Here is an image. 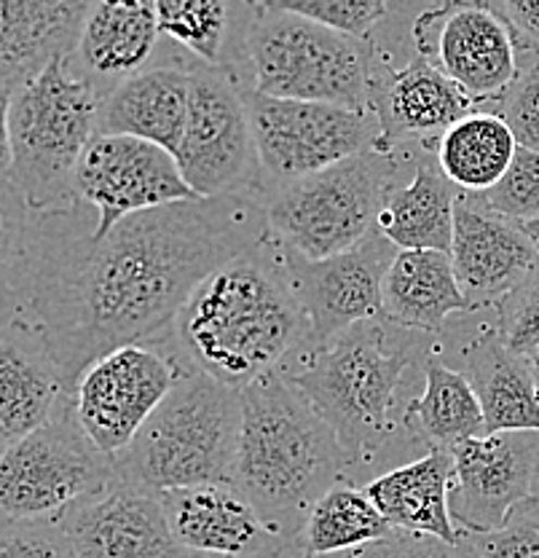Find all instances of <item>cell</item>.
I'll list each match as a JSON object with an SVG mask.
<instances>
[{
  "instance_id": "6da1fadb",
  "label": "cell",
  "mask_w": 539,
  "mask_h": 558,
  "mask_svg": "<svg viewBox=\"0 0 539 558\" xmlns=\"http://www.w3.org/2000/svg\"><path fill=\"white\" fill-rule=\"evenodd\" d=\"M86 202L33 213L3 183V325L36 336L75 395L84 371L132 344H161L201 279L269 234L245 196L177 202L97 236Z\"/></svg>"
},
{
  "instance_id": "7a4b0ae2",
  "label": "cell",
  "mask_w": 539,
  "mask_h": 558,
  "mask_svg": "<svg viewBox=\"0 0 539 558\" xmlns=\"http://www.w3.org/2000/svg\"><path fill=\"white\" fill-rule=\"evenodd\" d=\"M156 347L180 371H201L234 389L293 368L317 344L282 244L266 234L201 279Z\"/></svg>"
},
{
  "instance_id": "3957f363",
  "label": "cell",
  "mask_w": 539,
  "mask_h": 558,
  "mask_svg": "<svg viewBox=\"0 0 539 558\" xmlns=\"http://www.w3.org/2000/svg\"><path fill=\"white\" fill-rule=\"evenodd\" d=\"M432 349V336L370 319L315 347L282 374L330 424L357 470L397 449L400 435L419 440L411 429V405L419 398L414 381L425 376Z\"/></svg>"
},
{
  "instance_id": "277c9868",
  "label": "cell",
  "mask_w": 539,
  "mask_h": 558,
  "mask_svg": "<svg viewBox=\"0 0 539 558\" xmlns=\"http://www.w3.org/2000/svg\"><path fill=\"white\" fill-rule=\"evenodd\" d=\"M242 403L236 488L260 519L301 550L311 508L330 488L350 484L352 462L330 424L282 371L242 389Z\"/></svg>"
},
{
  "instance_id": "5b68a950",
  "label": "cell",
  "mask_w": 539,
  "mask_h": 558,
  "mask_svg": "<svg viewBox=\"0 0 539 558\" xmlns=\"http://www.w3.org/2000/svg\"><path fill=\"white\" fill-rule=\"evenodd\" d=\"M245 403L242 389L201 371H180L175 387L121 457V478L150 492L236 486Z\"/></svg>"
},
{
  "instance_id": "8992f818",
  "label": "cell",
  "mask_w": 539,
  "mask_h": 558,
  "mask_svg": "<svg viewBox=\"0 0 539 558\" xmlns=\"http://www.w3.org/2000/svg\"><path fill=\"white\" fill-rule=\"evenodd\" d=\"M100 95L71 62H54L3 100V183L33 213L75 205V174L97 137Z\"/></svg>"
},
{
  "instance_id": "52a82bcc",
  "label": "cell",
  "mask_w": 539,
  "mask_h": 558,
  "mask_svg": "<svg viewBox=\"0 0 539 558\" xmlns=\"http://www.w3.org/2000/svg\"><path fill=\"white\" fill-rule=\"evenodd\" d=\"M373 46L282 11L274 0L255 3L247 33L253 89L277 100L368 110Z\"/></svg>"
},
{
  "instance_id": "ba28073f",
  "label": "cell",
  "mask_w": 539,
  "mask_h": 558,
  "mask_svg": "<svg viewBox=\"0 0 539 558\" xmlns=\"http://www.w3.org/2000/svg\"><path fill=\"white\" fill-rule=\"evenodd\" d=\"M397 178V150H365L277 189L264 199L269 234L304 258L346 253L379 231V215Z\"/></svg>"
},
{
  "instance_id": "9c48e42d",
  "label": "cell",
  "mask_w": 539,
  "mask_h": 558,
  "mask_svg": "<svg viewBox=\"0 0 539 558\" xmlns=\"http://www.w3.org/2000/svg\"><path fill=\"white\" fill-rule=\"evenodd\" d=\"M250 110L260 165V205L277 189L317 174L339 161L379 150L381 126L370 110L277 100L242 84Z\"/></svg>"
},
{
  "instance_id": "30bf717a",
  "label": "cell",
  "mask_w": 539,
  "mask_h": 558,
  "mask_svg": "<svg viewBox=\"0 0 539 558\" xmlns=\"http://www.w3.org/2000/svg\"><path fill=\"white\" fill-rule=\"evenodd\" d=\"M115 478V459L86 435L71 398L49 424L3 451L0 508L9 519H57Z\"/></svg>"
},
{
  "instance_id": "8fae6325",
  "label": "cell",
  "mask_w": 539,
  "mask_h": 558,
  "mask_svg": "<svg viewBox=\"0 0 539 558\" xmlns=\"http://www.w3.org/2000/svg\"><path fill=\"white\" fill-rule=\"evenodd\" d=\"M177 165L199 199L260 202L258 148L234 70L191 65V108Z\"/></svg>"
},
{
  "instance_id": "7c38bea8",
  "label": "cell",
  "mask_w": 539,
  "mask_h": 558,
  "mask_svg": "<svg viewBox=\"0 0 539 558\" xmlns=\"http://www.w3.org/2000/svg\"><path fill=\"white\" fill-rule=\"evenodd\" d=\"M180 376L175 360L159 347L132 344L106 354L75 384L81 427L108 457H121Z\"/></svg>"
},
{
  "instance_id": "4fadbf2b",
  "label": "cell",
  "mask_w": 539,
  "mask_h": 558,
  "mask_svg": "<svg viewBox=\"0 0 539 558\" xmlns=\"http://www.w3.org/2000/svg\"><path fill=\"white\" fill-rule=\"evenodd\" d=\"M411 44L475 105L500 100L518 75L520 54L491 3L427 5L411 25Z\"/></svg>"
},
{
  "instance_id": "5bb4252c",
  "label": "cell",
  "mask_w": 539,
  "mask_h": 558,
  "mask_svg": "<svg viewBox=\"0 0 539 558\" xmlns=\"http://www.w3.org/2000/svg\"><path fill=\"white\" fill-rule=\"evenodd\" d=\"M75 194L100 213L97 236H106L130 215L199 199L185 183L175 154L126 135L91 140L75 174Z\"/></svg>"
},
{
  "instance_id": "9a60e30c",
  "label": "cell",
  "mask_w": 539,
  "mask_h": 558,
  "mask_svg": "<svg viewBox=\"0 0 539 558\" xmlns=\"http://www.w3.org/2000/svg\"><path fill=\"white\" fill-rule=\"evenodd\" d=\"M397 253L381 231L330 258L315 260L285 250L287 271L315 328L317 347L359 323L384 319V277Z\"/></svg>"
},
{
  "instance_id": "2e32d148",
  "label": "cell",
  "mask_w": 539,
  "mask_h": 558,
  "mask_svg": "<svg viewBox=\"0 0 539 558\" xmlns=\"http://www.w3.org/2000/svg\"><path fill=\"white\" fill-rule=\"evenodd\" d=\"M451 519L467 534L504 526L515 508L539 497V433H494L454 451Z\"/></svg>"
},
{
  "instance_id": "e0dca14e",
  "label": "cell",
  "mask_w": 539,
  "mask_h": 558,
  "mask_svg": "<svg viewBox=\"0 0 539 558\" xmlns=\"http://www.w3.org/2000/svg\"><path fill=\"white\" fill-rule=\"evenodd\" d=\"M368 110L381 126L379 150L395 154L408 143L427 145V140H440L456 121L478 108L425 57L416 54L403 68H392L384 51L373 46Z\"/></svg>"
},
{
  "instance_id": "ac0fdd59",
  "label": "cell",
  "mask_w": 539,
  "mask_h": 558,
  "mask_svg": "<svg viewBox=\"0 0 539 558\" xmlns=\"http://www.w3.org/2000/svg\"><path fill=\"white\" fill-rule=\"evenodd\" d=\"M75 558H185L164 513V499L126 478L71 505L60 515Z\"/></svg>"
},
{
  "instance_id": "d6986e66",
  "label": "cell",
  "mask_w": 539,
  "mask_h": 558,
  "mask_svg": "<svg viewBox=\"0 0 539 558\" xmlns=\"http://www.w3.org/2000/svg\"><path fill=\"white\" fill-rule=\"evenodd\" d=\"M451 264L473 312L494 310L539 264L524 223L494 209L486 194L456 199Z\"/></svg>"
},
{
  "instance_id": "ffe728a7",
  "label": "cell",
  "mask_w": 539,
  "mask_h": 558,
  "mask_svg": "<svg viewBox=\"0 0 539 558\" xmlns=\"http://www.w3.org/2000/svg\"><path fill=\"white\" fill-rule=\"evenodd\" d=\"M172 534L188 554L218 558L304 556L277 534L236 486H194L161 494Z\"/></svg>"
},
{
  "instance_id": "44dd1931",
  "label": "cell",
  "mask_w": 539,
  "mask_h": 558,
  "mask_svg": "<svg viewBox=\"0 0 539 558\" xmlns=\"http://www.w3.org/2000/svg\"><path fill=\"white\" fill-rule=\"evenodd\" d=\"M89 9L84 0H0L3 100L78 54Z\"/></svg>"
},
{
  "instance_id": "7402d4cb",
  "label": "cell",
  "mask_w": 539,
  "mask_h": 558,
  "mask_svg": "<svg viewBox=\"0 0 539 558\" xmlns=\"http://www.w3.org/2000/svg\"><path fill=\"white\" fill-rule=\"evenodd\" d=\"M456 371L467 376L483 405L486 435L539 433V392L529 360L504 344L497 323L465 336Z\"/></svg>"
},
{
  "instance_id": "603a6c76",
  "label": "cell",
  "mask_w": 539,
  "mask_h": 558,
  "mask_svg": "<svg viewBox=\"0 0 539 558\" xmlns=\"http://www.w3.org/2000/svg\"><path fill=\"white\" fill-rule=\"evenodd\" d=\"M71 389L36 336L3 325L0 339V446L11 449L49 424L71 400Z\"/></svg>"
},
{
  "instance_id": "cb8c5ba5",
  "label": "cell",
  "mask_w": 539,
  "mask_h": 558,
  "mask_svg": "<svg viewBox=\"0 0 539 558\" xmlns=\"http://www.w3.org/2000/svg\"><path fill=\"white\" fill-rule=\"evenodd\" d=\"M454 481V453L430 449L419 459L376 475L363 488L397 532L425 534L456 545L462 532L451 519Z\"/></svg>"
},
{
  "instance_id": "d4e9b609",
  "label": "cell",
  "mask_w": 539,
  "mask_h": 558,
  "mask_svg": "<svg viewBox=\"0 0 539 558\" xmlns=\"http://www.w3.org/2000/svg\"><path fill=\"white\" fill-rule=\"evenodd\" d=\"M191 108V68L156 65L100 100L97 135H126L177 156Z\"/></svg>"
},
{
  "instance_id": "484cf974",
  "label": "cell",
  "mask_w": 539,
  "mask_h": 558,
  "mask_svg": "<svg viewBox=\"0 0 539 558\" xmlns=\"http://www.w3.org/2000/svg\"><path fill=\"white\" fill-rule=\"evenodd\" d=\"M159 38L156 3H91L78 46L81 78L106 100L115 86L148 70Z\"/></svg>"
},
{
  "instance_id": "4316f807",
  "label": "cell",
  "mask_w": 539,
  "mask_h": 558,
  "mask_svg": "<svg viewBox=\"0 0 539 558\" xmlns=\"http://www.w3.org/2000/svg\"><path fill=\"white\" fill-rule=\"evenodd\" d=\"M454 314H475L449 253L400 250L384 277V319L403 330L438 336Z\"/></svg>"
},
{
  "instance_id": "83f0119b",
  "label": "cell",
  "mask_w": 539,
  "mask_h": 558,
  "mask_svg": "<svg viewBox=\"0 0 539 558\" xmlns=\"http://www.w3.org/2000/svg\"><path fill=\"white\" fill-rule=\"evenodd\" d=\"M460 189L445 178L438 156L421 148L411 183L387 196L379 231L397 250H438L451 255Z\"/></svg>"
},
{
  "instance_id": "f1b7e54d",
  "label": "cell",
  "mask_w": 539,
  "mask_h": 558,
  "mask_svg": "<svg viewBox=\"0 0 539 558\" xmlns=\"http://www.w3.org/2000/svg\"><path fill=\"white\" fill-rule=\"evenodd\" d=\"M161 38L185 49L199 65L234 70L247 60L255 3H225V0H159Z\"/></svg>"
},
{
  "instance_id": "f546056e",
  "label": "cell",
  "mask_w": 539,
  "mask_h": 558,
  "mask_svg": "<svg viewBox=\"0 0 539 558\" xmlns=\"http://www.w3.org/2000/svg\"><path fill=\"white\" fill-rule=\"evenodd\" d=\"M411 429L427 451L454 453L462 444L486 435V414L465 374L430 354L419 398L411 405Z\"/></svg>"
},
{
  "instance_id": "4dcf8cb0",
  "label": "cell",
  "mask_w": 539,
  "mask_h": 558,
  "mask_svg": "<svg viewBox=\"0 0 539 558\" xmlns=\"http://www.w3.org/2000/svg\"><path fill=\"white\" fill-rule=\"evenodd\" d=\"M513 132L494 110H473L438 140V165L462 194H489L515 159Z\"/></svg>"
},
{
  "instance_id": "1f68e13d",
  "label": "cell",
  "mask_w": 539,
  "mask_h": 558,
  "mask_svg": "<svg viewBox=\"0 0 539 558\" xmlns=\"http://www.w3.org/2000/svg\"><path fill=\"white\" fill-rule=\"evenodd\" d=\"M395 532L397 529L379 513L365 488L339 484L311 508L301 534V550L322 558L350 556Z\"/></svg>"
},
{
  "instance_id": "d6a6232c",
  "label": "cell",
  "mask_w": 539,
  "mask_h": 558,
  "mask_svg": "<svg viewBox=\"0 0 539 558\" xmlns=\"http://www.w3.org/2000/svg\"><path fill=\"white\" fill-rule=\"evenodd\" d=\"M282 11L317 22L350 38L370 40L381 22L395 14V5L381 0H274Z\"/></svg>"
},
{
  "instance_id": "836d02e7",
  "label": "cell",
  "mask_w": 539,
  "mask_h": 558,
  "mask_svg": "<svg viewBox=\"0 0 539 558\" xmlns=\"http://www.w3.org/2000/svg\"><path fill=\"white\" fill-rule=\"evenodd\" d=\"M494 105L518 148L539 154V57L520 54L518 75Z\"/></svg>"
},
{
  "instance_id": "e575fe53",
  "label": "cell",
  "mask_w": 539,
  "mask_h": 558,
  "mask_svg": "<svg viewBox=\"0 0 539 558\" xmlns=\"http://www.w3.org/2000/svg\"><path fill=\"white\" fill-rule=\"evenodd\" d=\"M494 323L502 341L520 357L539 349V264L529 277L494 306Z\"/></svg>"
},
{
  "instance_id": "d590c367",
  "label": "cell",
  "mask_w": 539,
  "mask_h": 558,
  "mask_svg": "<svg viewBox=\"0 0 539 558\" xmlns=\"http://www.w3.org/2000/svg\"><path fill=\"white\" fill-rule=\"evenodd\" d=\"M0 558H75V550L60 515L57 519L3 515Z\"/></svg>"
},
{
  "instance_id": "8d00e7d4",
  "label": "cell",
  "mask_w": 539,
  "mask_h": 558,
  "mask_svg": "<svg viewBox=\"0 0 539 558\" xmlns=\"http://www.w3.org/2000/svg\"><path fill=\"white\" fill-rule=\"evenodd\" d=\"M489 205L518 223L539 220V154L518 148L497 189L486 194Z\"/></svg>"
},
{
  "instance_id": "74e56055",
  "label": "cell",
  "mask_w": 539,
  "mask_h": 558,
  "mask_svg": "<svg viewBox=\"0 0 539 558\" xmlns=\"http://www.w3.org/2000/svg\"><path fill=\"white\" fill-rule=\"evenodd\" d=\"M465 537L480 558H539V497L520 502L497 532Z\"/></svg>"
},
{
  "instance_id": "f35d334b",
  "label": "cell",
  "mask_w": 539,
  "mask_h": 558,
  "mask_svg": "<svg viewBox=\"0 0 539 558\" xmlns=\"http://www.w3.org/2000/svg\"><path fill=\"white\" fill-rule=\"evenodd\" d=\"M350 558H480L478 550L462 532V539L456 545L443 543L438 537H425V534L395 532L392 537L381 543L368 545V548L355 550Z\"/></svg>"
},
{
  "instance_id": "ab89813d",
  "label": "cell",
  "mask_w": 539,
  "mask_h": 558,
  "mask_svg": "<svg viewBox=\"0 0 539 558\" xmlns=\"http://www.w3.org/2000/svg\"><path fill=\"white\" fill-rule=\"evenodd\" d=\"M491 11L507 25L518 54L539 57V0H491Z\"/></svg>"
},
{
  "instance_id": "60d3db41",
  "label": "cell",
  "mask_w": 539,
  "mask_h": 558,
  "mask_svg": "<svg viewBox=\"0 0 539 558\" xmlns=\"http://www.w3.org/2000/svg\"><path fill=\"white\" fill-rule=\"evenodd\" d=\"M524 231L529 234V240L535 242V247L539 250V220H531V223H524Z\"/></svg>"
},
{
  "instance_id": "b9f144b4",
  "label": "cell",
  "mask_w": 539,
  "mask_h": 558,
  "mask_svg": "<svg viewBox=\"0 0 539 558\" xmlns=\"http://www.w3.org/2000/svg\"><path fill=\"white\" fill-rule=\"evenodd\" d=\"M526 360H529V368H531V376H535V384H537V392H539V349H537V352H531V354H529V357H526Z\"/></svg>"
},
{
  "instance_id": "7bdbcfd3",
  "label": "cell",
  "mask_w": 539,
  "mask_h": 558,
  "mask_svg": "<svg viewBox=\"0 0 539 558\" xmlns=\"http://www.w3.org/2000/svg\"><path fill=\"white\" fill-rule=\"evenodd\" d=\"M185 558H218V556H205V554H188Z\"/></svg>"
},
{
  "instance_id": "ee69618b",
  "label": "cell",
  "mask_w": 539,
  "mask_h": 558,
  "mask_svg": "<svg viewBox=\"0 0 539 558\" xmlns=\"http://www.w3.org/2000/svg\"><path fill=\"white\" fill-rule=\"evenodd\" d=\"M301 558H322V556H315V554H304ZM339 558H350V556H339Z\"/></svg>"
}]
</instances>
